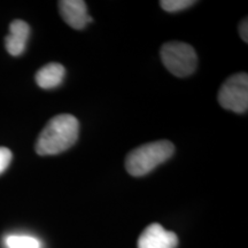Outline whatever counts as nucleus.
<instances>
[{
  "instance_id": "1",
  "label": "nucleus",
  "mask_w": 248,
  "mask_h": 248,
  "mask_svg": "<svg viewBox=\"0 0 248 248\" xmlns=\"http://www.w3.org/2000/svg\"><path fill=\"white\" fill-rule=\"evenodd\" d=\"M79 123L70 114H59L48 121L36 142L39 155H55L70 148L78 139Z\"/></svg>"
},
{
  "instance_id": "2",
  "label": "nucleus",
  "mask_w": 248,
  "mask_h": 248,
  "mask_svg": "<svg viewBox=\"0 0 248 248\" xmlns=\"http://www.w3.org/2000/svg\"><path fill=\"white\" fill-rule=\"evenodd\" d=\"M175 146L169 140H157L141 145L130 152L125 168L133 177H141L172 156Z\"/></svg>"
},
{
  "instance_id": "3",
  "label": "nucleus",
  "mask_w": 248,
  "mask_h": 248,
  "mask_svg": "<svg viewBox=\"0 0 248 248\" xmlns=\"http://www.w3.org/2000/svg\"><path fill=\"white\" fill-rule=\"evenodd\" d=\"M161 60L172 75L187 77L197 69L198 57L191 45L183 42H168L161 47Z\"/></svg>"
},
{
  "instance_id": "4",
  "label": "nucleus",
  "mask_w": 248,
  "mask_h": 248,
  "mask_svg": "<svg viewBox=\"0 0 248 248\" xmlns=\"http://www.w3.org/2000/svg\"><path fill=\"white\" fill-rule=\"evenodd\" d=\"M218 102L224 109L243 114L248 109V75L234 74L223 83L218 91Z\"/></svg>"
},
{
  "instance_id": "5",
  "label": "nucleus",
  "mask_w": 248,
  "mask_h": 248,
  "mask_svg": "<svg viewBox=\"0 0 248 248\" xmlns=\"http://www.w3.org/2000/svg\"><path fill=\"white\" fill-rule=\"evenodd\" d=\"M177 246L178 237L175 232L167 231L157 223L148 225L138 239V248H176Z\"/></svg>"
},
{
  "instance_id": "6",
  "label": "nucleus",
  "mask_w": 248,
  "mask_h": 248,
  "mask_svg": "<svg viewBox=\"0 0 248 248\" xmlns=\"http://www.w3.org/2000/svg\"><path fill=\"white\" fill-rule=\"evenodd\" d=\"M59 11L62 18L73 29H83L93 18L88 14V7L83 0H62L59 1Z\"/></svg>"
},
{
  "instance_id": "7",
  "label": "nucleus",
  "mask_w": 248,
  "mask_h": 248,
  "mask_svg": "<svg viewBox=\"0 0 248 248\" xmlns=\"http://www.w3.org/2000/svg\"><path fill=\"white\" fill-rule=\"evenodd\" d=\"M30 35V27L22 20H15L9 24V33L5 38L7 52L13 57L22 54Z\"/></svg>"
},
{
  "instance_id": "8",
  "label": "nucleus",
  "mask_w": 248,
  "mask_h": 248,
  "mask_svg": "<svg viewBox=\"0 0 248 248\" xmlns=\"http://www.w3.org/2000/svg\"><path fill=\"white\" fill-rule=\"evenodd\" d=\"M64 75H66V69L62 64L51 62L37 71L36 83L42 89H54L61 84Z\"/></svg>"
},
{
  "instance_id": "9",
  "label": "nucleus",
  "mask_w": 248,
  "mask_h": 248,
  "mask_svg": "<svg viewBox=\"0 0 248 248\" xmlns=\"http://www.w3.org/2000/svg\"><path fill=\"white\" fill-rule=\"evenodd\" d=\"M7 248H40V241L31 235L13 234L6 238Z\"/></svg>"
},
{
  "instance_id": "10",
  "label": "nucleus",
  "mask_w": 248,
  "mask_h": 248,
  "mask_svg": "<svg viewBox=\"0 0 248 248\" xmlns=\"http://www.w3.org/2000/svg\"><path fill=\"white\" fill-rule=\"evenodd\" d=\"M194 4L195 1H193V0H162V1H160L161 7L166 12H169V13H176V12L183 11V9L191 7Z\"/></svg>"
},
{
  "instance_id": "11",
  "label": "nucleus",
  "mask_w": 248,
  "mask_h": 248,
  "mask_svg": "<svg viewBox=\"0 0 248 248\" xmlns=\"http://www.w3.org/2000/svg\"><path fill=\"white\" fill-rule=\"evenodd\" d=\"M12 157V152L6 147H0V173H2L7 169V167L11 163Z\"/></svg>"
},
{
  "instance_id": "12",
  "label": "nucleus",
  "mask_w": 248,
  "mask_h": 248,
  "mask_svg": "<svg viewBox=\"0 0 248 248\" xmlns=\"http://www.w3.org/2000/svg\"><path fill=\"white\" fill-rule=\"evenodd\" d=\"M239 33L241 39L244 40L245 43L248 42V22H247V17L245 18L243 22L240 23L239 26Z\"/></svg>"
}]
</instances>
